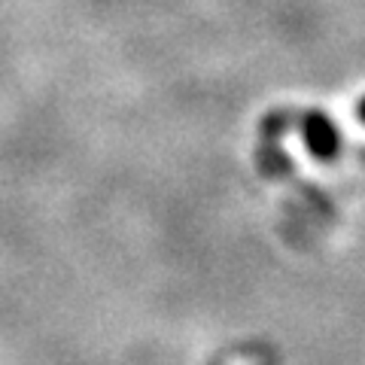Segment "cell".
Segmentation results:
<instances>
[{
  "mask_svg": "<svg viewBox=\"0 0 365 365\" xmlns=\"http://www.w3.org/2000/svg\"><path fill=\"white\" fill-rule=\"evenodd\" d=\"M304 143L319 158H332L338 153V131L323 113H311L304 119Z\"/></svg>",
  "mask_w": 365,
  "mask_h": 365,
  "instance_id": "obj_1",
  "label": "cell"
}]
</instances>
